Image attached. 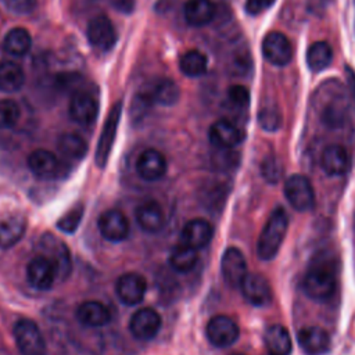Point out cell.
<instances>
[{
    "label": "cell",
    "instance_id": "cell-21",
    "mask_svg": "<svg viewBox=\"0 0 355 355\" xmlns=\"http://www.w3.org/2000/svg\"><path fill=\"white\" fill-rule=\"evenodd\" d=\"M214 236L212 225L201 218L191 219L184 223L180 232V241L194 250H200L209 244Z\"/></svg>",
    "mask_w": 355,
    "mask_h": 355
},
{
    "label": "cell",
    "instance_id": "cell-24",
    "mask_svg": "<svg viewBox=\"0 0 355 355\" xmlns=\"http://www.w3.org/2000/svg\"><path fill=\"white\" fill-rule=\"evenodd\" d=\"M320 165L327 175L341 176L348 171L349 155L343 146L330 144L322 153Z\"/></svg>",
    "mask_w": 355,
    "mask_h": 355
},
{
    "label": "cell",
    "instance_id": "cell-28",
    "mask_svg": "<svg viewBox=\"0 0 355 355\" xmlns=\"http://www.w3.org/2000/svg\"><path fill=\"white\" fill-rule=\"evenodd\" d=\"M3 47L8 54L14 57H22L32 47V36L29 31L22 26L12 28L7 32L3 42Z\"/></svg>",
    "mask_w": 355,
    "mask_h": 355
},
{
    "label": "cell",
    "instance_id": "cell-17",
    "mask_svg": "<svg viewBox=\"0 0 355 355\" xmlns=\"http://www.w3.org/2000/svg\"><path fill=\"white\" fill-rule=\"evenodd\" d=\"M98 230L105 240L119 243L128 237L129 223L121 211L108 209L98 218Z\"/></svg>",
    "mask_w": 355,
    "mask_h": 355
},
{
    "label": "cell",
    "instance_id": "cell-10",
    "mask_svg": "<svg viewBox=\"0 0 355 355\" xmlns=\"http://www.w3.org/2000/svg\"><path fill=\"white\" fill-rule=\"evenodd\" d=\"M147 290L146 279L136 272L121 275L115 282V293L119 301L125 305L133 306L143 301Z\"/></svg>",
    "mask_w": 355,
    "mask_h": 355
},
{
    "label": "cell",
    "instance_id": "cell-41",
    "mask_svg": "<svg viewBox=\"0 0 355 355\" xmlns=\"http://www.w3.org/2000/svg\"><path fill=\"white\" fill-rule=\"evenodd\" d=\"M6 1V7L18 15H24V14H29L36 8L37 0H4Z\"/></svg>",
    "mask_w": 355,
    "mask_h": 355
},
{
    "label": "cell",
    "instance_id": "cell-39",
    "mask_svg": "<svg viewBox=\"0 0 355 355\" xmlns=\"http://www.w3.org/2000/svg\"><path fill=\"white\" fill-rule=\"evenodd\" d=\"M227 98L236 108H247L250 104V92L241 85H234L227 90Z\"/></svg>",
    "mask_w": 355,
    "mask_h": 355
},
{
    "label": "cell",
    "instance_id": "cell-27",
    "mask_svg": "<svg viewBox=\"0 0 355 355\" xmlns=\"http://www.w3.org/2000/svg\"><path fill=\"white\" fill-rule=\"evenodd\" d=\"M144 92L148 94L153 104H159L164 107L175 105L180 97L179 86L176 85V82H173L168 78L158 79Z\"/></svg>",
    "mask_w": 355,
    "mask_h": 355
},
{
    "label": "cell",
    "instance_id": "cell-44",
    "mask_svg": "<svg viewBox=\"0 0 355 355\" xmlns=\"http://www.w3.org/2000/svg\"><path fill=\"white\" fill-rule=\"evenodd\" d=\"M345 78H347V87H348V94H349V98L355 107V72L347 67L345 68Z\"/></svg>",
    "mask_w": 355,
    "mask_h": 355
},
{
    "label": "cell",
    "instance_id": "cell-45",
    "mask_svg": "<svg viewBox=\"0 0 355 355\" xmlns=\"http://www.w3.org/2000/svg\"><path fill=\"white\" fill-rule=\"evenodd\" d=\"M265 355H275V354H270V352H268V354H265Z\"/></svg>",
    "mask_w": 355,
    "mask_h": 355
},
{
    "label": "cell",
    "instance_id": "cell-42",
    "mask_svg": "<svg viewBox=\"0 0 355 355\" xmlns=\"http://www.w3.org/2000/svg\"><path fill=\"white\" fill-rule=\"evenodd\" d=\"M280 168L279 162L275 158H266L262 162V175L269 183H275L280 178Z\"/></svg>",
    "mask_w": 355,
    "mask_h": 355
},
{
    "label": "cell",
    "instance_id": "cell-30",
    "mask_svg": "<svg viewBox=\"0 0 355 355\" xmlns=\"http://www.w3.org/2000/svg\"><path fill=\"white\" fill-rule=\"evenodd\" d=\"M25 83V72L24 69L12 62L3 61L0 62V92L14 93L21 90Z\"/></svg>",
    "mask_w": 355,
    "mask_h": 355
},
{
    "label": "cell",
    "instance_id": "cell-43",
    "mask_svg": "<svg viewBox=\"0 0 355 355\" xmlns=\"http://www.w3.org/2000/svg\"><path fill=\"white\" fill-rule=\"evenodd\" d=\"M276 0H245L244 8L250 15H258L273 6Z\"/></svg>",
    "mask_w": 355,
    "mask_h": 355
},
{
    "label": "cell",
    "instance_id": "cell-12",
    "mask_svg": "<svg viewBox=\"0 0 355 355\" xmlns=\"http://www.w3.org/2000/svg\"><path fill=\"white\" fill-rule=\"evenodd\" d=\"M98 115V100L86 90L72 94L69 101V116L82 126L92 125Z\"/></svg>",
    "mask_w": 355,
    "mask_h": 355
},
{
    "label": "cell",
    "instance_id": "cell-13",
    "mask_svg": "<svg viewBox=\"0 0 355 355\" xmlns=\"http://www.w3.org/2000/svg\"><path fill=\"white\" fill-rule=\"evenodd\" d=\"M220 270L223 280L227 286L236 288L240 287L244 277L247 276V262L243 252L236 247L225 250L220 259Z\"/></svg>",
    "mask_w": 355,
    "mask_h": 355
},
{
    "label": "cell",
    "instance_id": "cell-11",
    "mask_svg": "<svg viewBox=\"0 0 355 355\" xmlns=\"http://www.w3.org/2000/svg\"><path fill=\"white\" fill-rule=\"evenodd\" d=\"M261 50L265 60L276 67H284L293 58L291 43L282 32L268 33L262 40Z\"/></svg>",
    "mask_w": 355,
    "mask_h": 355
},
{
    "label": "cell",
    "instance_id": "cell-25",
    "mask_svg": "<svg viewBox=\"0 0 355 355\" xmlns=\"http://www.w3.org/2000/svg\"><path fill=\"white\" fill-rule=\"evenodd\" d=\"M76 318L85 327H101L111 320V312L98 301H85L78 306Z\"/></svg>",
    "mask_w": 355,
    "mask_h": 355
},
{
    "label": "cell",
    "instance_id": "cell-46",
    "mask_svg": "<svg viewBox=\"0 0 355 355\" xmlns=\"http://www.w3.org/2000/svg\"><path fill=\"white\" fill-rule=\"evenodd\" d=\"M233 355H243V354H233Z\"/></svg>",
    "mask_w": 355,
    "mask_h": 355
},
{
    "label": "cell",
    "instance_id": "cell-33",
    "mask_svg": "<svg viewBox=\"0 0 355 355\" xmlns=\"http://www.w3.org/2000/svg\"><path fill=\"white\" fill-rule=\"evenodd\" d=\"M168 261L173 270L179 273H187L196 266L198 261V254L197 250L180 243L171 251Z\"/></svg>",
    "mask_w": 355,
    "mask_h": 355
},
{
    "label": "cell",
    "instance_id": "cell-22",
    "mask_svg": "<svg viewBox=\"0 0 355 355\" xmlns=\"http://www.w3.org/2000/svg\"><path fill=\"white\" fill-rule=\"evenodd\" d=\"M298 345L306 355H322L330 348V336L318 326L302 327L297 334Z\"/></svg>",
    "mask_w": 355,
    "mask_h": 355
},
{
    "label": "cell",
    "instance_id": "cell-14",
    "mask_svg": "<svg viewBox=\"0 0 355 355\" xmlns=\"http://www.w3.org/2000/svg\"><path fill=\"white\" fill-rule=\"evenodd\" d=\"M161 316L153 308H140L129 320V330L137 340H151L161 329Z\"/></svg>",
    "mask_w": 355,
    "mask_h": 355
},
{
    "label": "cell",
    "instance_id": "cell-32",
    "mask_svg": "<svg viewBox=\"0 0 355 355\" xmlns=\"http://www.w3.org/2000/svg\"><path fill=\"white\" fill-rule=\"evenodd\" d=\"M26 220L22 216H11L0 222V247L10 248L24 236Z\"/></svg>",
    "mask_w": 355,
    "mask_h": 355
},
{
    "label": "cell",
    "instance_id": "cell-9",
    "mask_svg": "<svg viewBox=\"0 0 355 355\" xmlns=\"http://www.w3.org/2000/svg\"><path fill=\"white\" fill-rule=\"evenodd\" d=\"M86 37L93 49L98 51H108L116 43L118 35L108 17L97 15L89 21Z\"/></svg>",
    "mask_w": 355,
    "mask_h": 355
},
{
    "label": "cell",
    "instance_id": "cell-40",
    "mask_svg": "<svg viewBox=\"0 0 355 355\" xmlns=\"http://www.w3.org/2000/svg\"><path fill=\"white\" fill-rule=\"evenodd\" d=\"M82 83V78L78 73H61L57 76V85L61 90L73 92V94L82 89H78Z\"/></svg>",
    "mask_w": 355,
    "mask_h": 355
},
{
    "label": "cell",
    "instance_id": "cell-1",
    "mask_svg": "<svg viewBox=\"0 0 355 355\" xmlns=\"http://www.w3.org/2000/svg\"><path fill=\"white\" fill-rule=\"evenodd\" d=\"M315 103L320 118L330 126L341 125L348 114V101L344 86L338 80H327L315 92Z\"/></svg>",
    "mask_w": 355,
    "mask_h": 355
},
{
    "label": "cell",
    "instance_id": "cell-5",
    "mask_svg": "<svg viewBox=\"0 0 355 355\" xmlns=\"http://www.w3.org/2000/svg\"><path fill=\"white\" fill-rule=\"evenodd\" d=\"M122 107H123L122 101L121 100L116 101L111 107V110L107 115V119L103 125V130L100 133L97 148H96V164L98 168H104L108 162L110 154L114 147L118 125H119V121L122 116Z\"/></svg>",
    "mask_w": 355,
    "mask_h": 355
},
{
    "label": "cell",
    "instance_id": "cell-19",
    "mask_svg": "<svg viewBox=\"0 0 355 355\" xmlns=\"http://www.w3.org/2000/svg\"><path fill=\"white\" fill-rule=\"evenodd\" d=\"M28 166L36 178L43 180L57 178L61 171L60 159L55 157V154L44 148L35 150L29 154Z\"/></svg>",
    "mask_w": 355,
    "mask_h": 355
},
{
    "label": "cell",
    "instance_id": "cell-29",
    "mask_svg": "<svg viewBox=\"0 0 355 355\" xmlns=\"http://www.w3.org/2000/svg\"><path fill=\"white\" fill-rule=\"evenodd\" d=\"M265 344L270 354L290 355L291 354V337L286 327L282 324H272L265 333Z\"/></svg>",
    "mask_w": 355,
    "mask_h": 355
},
{
    "label": "cell",
    "instance_id": "cell-7",
    "mask_svg": "<svg viewBox=\"0 0 355 355\" xmlns=\"http://www.w3.org/2000/svg\"><path fill=\"white\" fill-rule=\"evenodd\" d=\"M302 288L309 298L315 301H324L333 295L336 290V279L326 268L316 266L305 275Z\"/></svg>",
    "mask_w": 355,
    "mask_h": 355
},
{
    "label": "cell",
    "instance_id": "cell-6",
    "mask_svg": "<svg viewBox=\"0 0 355 355\" xmlns=\"http://www.w3.org/2000/svg\"><path fill=\"white\" fill-rule=\"evenodd\" d=\"M284 196L297 211H308L315 204V193L309 179L304 175H291L284 183Z\"/></svg>",
    "mask_w": 355,
    "mask_h": 355
},
{
    "label": "cell",
    "instance_id": "cell-34",
    "mask_svg": "<svg viewBox=\"0 0 355 355\" xmlns=\"http://www.w3.org/2000/svg\"><path fill=\"white\" fill-rule=\"evenodd\" d=\"M180 72L189 78H198L207 72L208 60L200 50H187L179 60Z\"/></svg>",
    "mask_w": 355,
    "mask_h": 355
},
{
    "label": "cell",
    "instance_id": "cell-15",
    "mask_svg": "<svg viewBox=\"0 0 355 355\" xmlns=\"http://www.w3.org/2000/svg\"><path fill=\"white\" fill-rule=\"evenodd\" d=\"M240 288L244 298L254 306H265L272 301V287L259 273H247Z\"/></svg>",
    "mask_w": 355,
    "mask_h": 355
},
{
    "label": "cell",
    "instance_id": "cell-35",
    "mask_svg": "<svg viewBox=\"0 0 355 355\" xmlns=\"http://www.w3.org/2000/svg\"><path fill=\"white\" fill-rule=\"evenodd\" d=\"M60 153L69 159H82L87 153V143L85 139L75 133H64L58 139Z\"/></svg>",
    "mask_w": 355,
    "mask_h": 355
},
{
    "label": "cell",
    "instance_id": "cell-8",
    "mask_svg": "<svg viewBox=\"0 0 355 355\" xmlns=\"http://www.w3.org/2000/svg\"><path fill=\"white\" fill-rule=\"evenodd\" d=\"M205 333L212 345L218 348H226L237 341L240 329L232 318L226 315H216L207 323Z\"/></svg>",
    "mask_w": 355,
    "mask_h": 355
},
{
    "label": "cell",
    "instance_id": "cell-2",
    "mask_svg": "<svg viewBox=\"0 0 355 355\" xmlns=\"http://www.w3.org/2000/svg\"><path fill=\"white\" fill-rule=\"evenodd\" d=\"M288 229V216L284 208L277 207L269 215L257 243V254L262 261H270L279 252Z\"/></svg>",
    "mask_w": 355,
    "mask_h": 355
},
{
    "label": "cell",
    "instance_id": "cell-26",
    "mask_svg": "<svg viewBox=\"0 0 355 355\" xmlns=\"http://www.w3.org/2000/svg\"><path fill=\"white\" fill-rule=\"evenodd\" d=\"M216 8L211 0H187L183 8L184 19L191 26H205L215 17Z\"/></svg>",
    "mask_w": 355,
    "mask_h": 355
},
{
    "label": "cell",
    "instance_id": "cell-36",
    "mask_svg": "<svg viewBox=\"0 0 355 355\" xmlns=\"http://www.w3.org/2000/svg\"><path fill=\"white\" fill-rule=\"evenodd\" d=\"M21 116L19 105L10 98L0 100V129L14 128Z\"/></svg>",
    "mask_w": 355,
    "mask_h": 355
},
{
    "label": "cell",
    "instance_id": "cell-38",
    "mask_svg": "<svg viewBox=\"0 0 355 355\" xmlns=\"http://www.w3.org/2000/svg\"><path fill=\"white\" fill-rule=\"evenodd\" d=\"M258 121H259V125L262 129H265L268 132H275L282 125V115L276 107L268 105L259 111Z\"/></svg>",
    "mask_w": 355,
    "mask_h": 355
},
{
    "label": "cell",
    "instance_id": "cell-18",
    "mask_svg": "<svg viewBox=\"0 0 355 355\" xmlns=\"http://www.w3.org/2000/svg\"><path fill=\"white\" fill-rule=\"evenodd\" d=\"M26 279L36 290H50L57 280L54 266L43 255L35 257L26 266Z\"/></svg>",
    "mask_w": 355,
    "mask_h": 355
},
{
    "label": "cell",
    "instance_id": "cell-37",
    "mask_svg": "<svg viewBox=\"0 0 355 355\" xmlns=\"http://www.w3.org/2000/svg\"><path fill=\"white\" fill-rule=\"evenodd\" d=\"M85 208L82 204H78L76 207L71 208L68 212H65L58 220H57V227L64 232V233H73L78 226L80 225V220L83 218Z\"/></svg>",
    "mask_w": 355,
    "mask_h": 355
},
{
    "label": "cell",
    "instance_id": "cell-20",
    "mask_svg": "<svg viewBox=\"0 0 355 355\" xmlns=\"http://www.w3.org/2000/svg\"><path fill=\"white\" fill-rule=\"evenodd\" d=\"M136 171L143 180L155 182L166 172V159L162 153L155 148L144 150L136 162Z\"/></svg>",
    "mask_w": 355,
    "mask_h": 355
},
{
    "label": "cell",
    "instance_id": "cell-4",
    "mask_svg": "<svg viewBox=\"0 0 355 355\" xmlns=\"http://www.w3.org/2000/svg\"><path fill=\"white\" fill-rule=\"evenodd\" d=\"M14 338L21 355H46L47 345L39 326L31 319H19L14 324Z\"/></svg>",
    "mask_w": 355,
    "mask_h": 355
},
{
    "label": "cell",
    "instance_id": "cell-31",
    "mask_svg": "<svg viewBox=\"0 0 355 355\" xmlns=\"http://www.w3.org/2000/svg\"><path fill=\"white\" fill-rule=\"evenodd\" d=\"M306 65L313 72L326 69L333 61V50L326 42H315L306 50Z\"/></svg>",
    "mask_w": 355,
    "mask_h": 355
},
{
    "label": "cell",
    "instance_id": "cell-3",
    "mask_svg": "<svg viewBox=\"0 0 355 355\" xmlns=\"http://www.w3.org/2000/svg\"><path fill=\"white\" fill-rule=\"evenodd\" d=\"M40 255L47 258L54 266L57 280H65L72 270L71 252L67 244L53 233H44L39 241Z\"/></svg>",
    "mask_w": 355,
    "mask_h": 355
},
{
    "label": "cell",
    "instance_id": "cell-16",
    "mask_svg": "<svg viewBox=\"0 0 355 355\" xmlns=\"http://www.w3.org/2000/svg\"><path fill=\"white\" fill-rule=\"evenodd\" d=\"M209 141L219 150H230L241 143V129L229 119H219L214 122L208 132Z\"/></svg>",
    "mask_w": 355,
    "mask_h": 355
},
{
    "label": "cell",
    "instance_id": "cell-23",
    "mask_svg": "<svg viewBox=\"0 0 355 355\" xmlns=\"http://www.w3.org/2000/svg\"><path fill=\"white\" fill-rule=\"evenodd\" d=\"M137 225L148 233L159 232L165 225V215L157 201H146L136 208Z\"/></svg>",
    "mask_w": 355,
    "mask_h": 355
}]
</instances>
